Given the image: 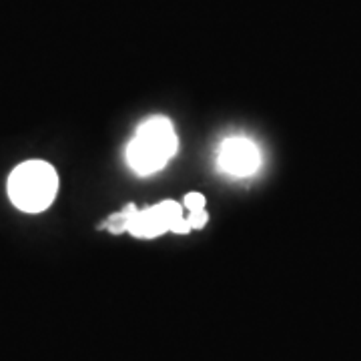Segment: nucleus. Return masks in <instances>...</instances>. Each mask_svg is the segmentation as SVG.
Instances as JSON below:
<instances>
[{"mask_svg": "<svg viewBox=\"0 0 361 361\" xmlns=\"http://www.w3.org/2000/svg\"><path fill=\"white\" fill-rule=\"evenodd\" d=\"M59 191V175L44 161H28L14 169L8 179L11 201L26 213H40Z\"/></svg>", "mask_w": 361, "mask_h": 361, "instance_id": "nucleus-2", "label": "nucleus"}, {"mask_svg": "<svg viewBox=\"0 0 361 361\" xmlns=\"http://www.w3.org/2000/svg\"><path fill=\"white\" fill-rule=\"evenodd\" d=\"M127 231L139 239H153L167 231L185 235L191 231V225L179 203L163 201L159 205L142 209V211L135 209L127 223Z\"/></svg>", "mask_w": 361, "mask_h": 361, "instance_id": "nucleus-3", "label": "nucleus"}, {"mask_svg": "<svg viewBox=\"0 0 361 361\" xmlns=\"http://www.w3.org/2000/svg\"><path fill=\"white\" fill-rule=\"evenodd\" d=\"M261 165L257 145L245 137H229L219 149V167L233 177H249Z\"/></svg>", "mask_w": 361, "mask_h": 361, "instance_id": "nucleus-4", "label": "nucleus"}, {"mask_svg": "<svg viewBox=\"0 0 361 361\" xmlns=\"http://www.w3.org/2000/svg\"><path fill=\"white\" fill-rule=\"evenodd\" d=\"M135 209H137L135 205H127L123 211H121V213L111 215V219L104 223V227H106L111 233H115V235L127 231V223H129L130 215H133V211H135Z\"/></svg>", "mask_w": 361, "mask_h": 361, "instance_id": "nucleus-5", "label": "nucleus"}, {"mask_svg": "<svg viewBox=\"0 0 361 361\" xmlns=\"http://www.w3.org/2000/svg\"><path fill=\"white\" fill-rule=\"evenodd\" d=\"M183 205H185V209H187L189 213H193V211H201V209H205V197H203L201 193L185 195Z\"/></svg>", "mask_w": 361, "mask_h": 361, "instance_id": "nucleus-6", "label": "nucleus"}, {"mask_svg": "<svg viewBox=\"0 0 361 361\" xmlns=\"http://www.w3.org/2000/svg\"><path fill=\"white\" fill-rule=\"evenodd\" d=\"M207 219H209V215H207L205 209H201V211H193V213H189V225H191V229H201V227H205Z\"/></svg>", "mask_w": 361, "mask_h": 361, "instance_id": "nucleus-7", "label": "nucleus"}, {"mask_svg": "<svg viewBox=\"0 0 361 361\" xmlns=\"http://www.w3.org/2000/svg\"><path fill=\"white\" fill-rule=\"evenodd\" d=\"M177 153V135L165 116L147 118L127 147V163L137 175H153Z\"/></svg>", "mask_w": 361, "mask_h": 361, "instance_id": "nucleus-1", "label": "nucleus"}]
</instances>
